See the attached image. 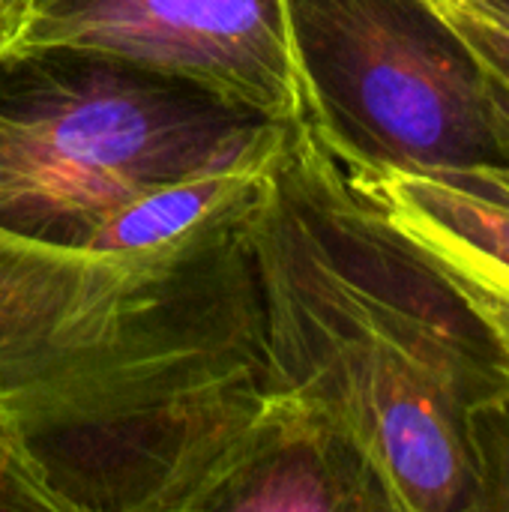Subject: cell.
<instances>
[{
    "label": "cell",
    "instance_id": "obj_5",
    "mask_svg": "<svg viewBox=\"0 0 509 512\" xmlns=\"http://www.w3.org/2000/svg\"><path fill=\"white\" fill-rule=\"evenodd\" d=\"M24 48L105 54L276 123L303 120L285 0H27L0 51Z\"/></svg>",
    "mask_w": 509,
    "mask_h": 512
},
{
    "label": "cell",
    "instance_id": "obj_8",
    "mask_svg": "<svg viewBox=\"0 0 509 512\" xmlns=\"http://www.w3.org/2000/svg\"><path fill=\"white\" fill-rule=\"evenodd\" d=\"M273 165L207 171L162 183L111 210L75 249L144 264L198 255L246 228Z\"/></svg>",
    "mask_w": 509,
    "mask_h": 512
},
{
    "label": "cell",
    "instance_id": "obj_6",
    "mask_svg": "<svg viewBox=\"0 0 509 512\" xmlns=\"http://www.w3.org/2000/svg\"><path fill=\"white\" fill-rule=\"evenodd\" d=\"M393 512L363 450L318 405L264 393L210 444L180 512Z\"/></svg>",
    "mask_w": 509,
    "mask_h": 512
},
{
    "label": "cell",
    "instance_id": "obj_4",
    "mask_svg": "<svg viewBox=\"0 0 509 512\" xmlns=\"http://www.w3.org/2000/svg\"><path fill=\"white\" fill-rule=\"evenodd\" d=\"M303 126L345 168H507L483 69L432 0H285Z\"/></svg>",
    "mask_w": 509,
    "mask_h": 512
},
{
    "label": "cell",
    "instance_id": "obj_2",
    "mask_svg": "<svg viewBox=\"0 0 509 512\" xmlns=\"http://www.w3.org/2000/svg\"><path fill=\"white\" fill-rule=\"evenodd\" d=\"M261 363L330 414L393 512H468L471 411L507 390L468 312L294 126L246 222Z\"/></svg>",
    "mask_w": 509,
    "mask_h": 512
},
{
    "label": "cell",
    "instance_id": "obj_11",
    "mask_svg": "<svg viewBox=\"0 0 509 512\" xmlns=\"http://www.w3.org/2000/svg\"><path fill=\"white\" fill-rule=\"evenodd\" d=\"M0 510L69 512L48 468L9 417H0Z\"/></svg>",
    "mask_w": 509,
    "mask_h": 512
},
{
    "label": "cell",
    "instance_id": "obj_12",
    "mask_svg": "<svg viewBox=\"0 0 509 512\" xmlns=\"http://www.w3.org/2000/svg\"><path fill=\"white\" fill-rule=\"evenodd\" d=\"M27 0H0V48L12 39L21 15H24Z\"/></svg>",
    "mask_w": 509,
    "mask_h": 512
},
{
    "label": "cell",
    "instance_id": "obj_1",
    "mask_svg": "<svg viewBox=\"0 0 509 512\" xmlns=\"http://www.w3.org/2000/svg\"><path fill=\"white\" fill-rule=\"evenodd\" d=\"M264 387L246 228L147 264L0 228V414L69 512L180 510Z\"/></svg>",
    "mask_w": 509,
    "mask_h": 512
},
{
    "label": "cell",
    "instance_id": "obj_13",
    "mask_svg": "<svg viewBox=\"0 0 509 512\" xmlns=\"http://www.w3.org/2000/svg\"><path fill=\"white\" fill-rule=\"evenodd\" d=\"M462 3L474 6L477 12H483V15L495 18L498 24L509 27V0H462Z\"/></svg>",
    "mask_w": 509,
    "mask_h": 512
},
{
    "label": "cell",
    "instance_id": "obj_10",
    "mask_svg": "<svg viewBox=\"0 0 509 512\" xmlns=\"http://www.w3.org/2000/svg\"><path fill=\"white\" fill-rule=\"evenodd\" d=\"M471 462L474 489L468 512H509V390L474 405Z\"/></svg>",
    "mask_w": 509,
    "mask_h": 512
},
{
    "label": "cell",
    "instance_id": "obj_7",
    "mask_svg": "<svg viewBox=\"0 0 509 512\" xmlns=\"http://www.w3.org/2000/svg\"><path fill=\"white\" fill-rule=\"evenodd\" d=\"M339 171L351 192L468 312L509 390V201L438 174L345 165Z\"/></svg>",
    "mask_w": 509,
    "mask_h": 512
},
{
    "label": "cell",
    "instance_id": "obj_14",
    "mask_svg": "<svg viewBox=\"0 0 509 512\" xmlns=\"http://www.w3.org/2000/svg\"><path fill=\"white\" fill-rule=\"evenodd\" d=\"M0 417H3V414H0Z\"/></svg>",
    "mask_w": 509,
    "mask_h": 512
},
{
    "label": "cell",
    "instance_id": "obj_9",
    "mask_svg": "<svg viewBox=\"0 0 509 512\" xmlns=\"http://www.w3.org/2000/svg\"><path fill=\"white\" fill-rule=\"evenodd\" d=\"M432 3L453 24V30L465 39V45L471 48V54L477 57V63L483 69L486 93L492 102L495 135L507 156V168H477V171L456 174L447 180H456L462 186H471L486 195L509 201V27L477 12L474 6H468L462 0H432Z\"/></svg>",
    "mask_w": 509,
    "mask_h": 512
},
{
    "label": "cell",
    "instance_id": "obj_3",
    "mask_svg": "<svg viewBox=\"0 0 509 512\" xmlns=\"http://www.w3.org/2000/svg\"><path fill=\"white\" fill-rule=\"evenodd\" d=\"M294 126L105 54L0 51V228L78 246L162 183L276 162Z\"/></svg>",
    "mask_w": 509,
    "mask_h": 512
}]
</instances>
